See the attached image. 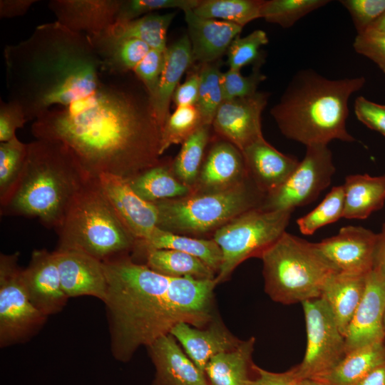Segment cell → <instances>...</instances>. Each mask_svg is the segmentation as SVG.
I'll return each mask as SVG.
<instances>
[{"mask_svg": "<svg viewBox=\"0 0 385 385\" xmlns=\"http://www.w3.org/2000/svg\"><path fill=\"white\" fill-rule=\"evenodd\" d=\"M344 189L339 185L332 188L324 199L311 212L297 220L300 232L306 235L343 217Z\"/></svg>", "mask_w": 385, "mask_h": 385, "instance_id": "obj_41", "label": "cell"}, {"mask_svg": "<svg viewBox=\"0 0 385 385\" xmlns=\"http://www.w3.org/2000/svg\"><path fill=\"white\" fill-rule=\"evenodd\" d=\"M366 276L336 272L328 279L323 289L321 298L329 306L344 337L364 295Z\"/></svg>", "mask_w": 385, "mask_h": 385, "instance_id": "obj_28", "label": "cell"}, {"mask_svg": "<svg viewBox=\"0 0 385 385\" xmlns=\"http://www.w3.org/2000/svg\"><path fill=\"white\" fill-rule=\"evenodd\" d=\"M298 385H328L315 379H298Z\"/></svg>", "mask_w": 385, "mask_h": 385, "instance_id": "obj_56", "label": "cell"}, {"mask_svg": "<svg viewBox=\"0 0 385 385\" xmlns=\"http://www.w3.org/2000/svg\"><path fill=\"white\" fill-rule=\"evenodd\" d=\"M335 171L327 145L306 146L302 160L283 185L265 197L260 208L293 211L308 205L330 185Z\"/></svg>", "mask_w": 385, "mask_h": 385, "instance_id": "obj_12", "label": "cell"}, {"mask_svg": "<svg viewBox=\"0 0 385 385\" xmlns=\"http://www.w3.org/2000/svg\"><path fill=\"white\" fill-rule=\"evenodd\" d=\"M97 178L107 200L136 242L148 239L158 225L155 204L139 197L122 177L103 173Z\"/></svg>", "mask_w": 385, "mask_h": 385, "instance_id": "obj_16", "label": "cell"}, {"mask_svg": "<svg viewBox=\"0 0 385 385\" xmlns=\"http://www.w3.org/2000/svg\"><path fill=\"white\" fill-rule=\"evenodd\" d=\"M292 210H247L218 228L213 240L222 252L217 284L225 282L235 268L247 259L258 257L286 231Z\"/></svg>", "mask_w": 385, "mask_h": 385, "instance_id": "obj_9", "label": "cell"}, {"mask_svg": "<svg viewBox=\"0 0 385 385\" xmlns=\"http://www.w3.org/2000/svg\"><path fill=\"white\" fill-rule=\"evenodd\" d=\"M384 330H385V315H384Z\"/></svg>", "mask_w": 385, "mask_h": 385, "instance_id": "obj_57", "label": "cell"}, {"mask_svg": "<svg viewBox=\"0 0 385 385\" xmlns=\"http://www.w3.org/2000/svg\"><path fill=\"white\" fill-rule=\"evenodd\" d=\"M151 270L172 277L215 279L217 274L201 260L189 254L167 249L150 250L144 253Z\"/></svg>", "mask_w": 385, "mask_h": 385, "instance_id": "obj_34", "label": "cell"}, {"mask_svg": "<svg viewBox=\"0 0 385 385\" xmlns=\"http://www.w3.org/2000/svg\"><path fill=\"white\" fill-rule=\"evenodd\" d=\"M373 270L385 277V224L377 234L374 249Z\"/></svg>", "mask_w": 385, "mask_h": 385, "instance_id": "obj_53", "label": "cell"}, {"mask_svg": "<svg viewBox=\"0 0 385 385\" xmlns=\"http://www.w3.org/2000/svg\"><path fill=\"white\" fill-rule=\"evenodd\" d=\"M262 2L260 0H202L192 11L201 18L228 21L244 27L260 18Z\"/></svg>", "mask_w": 385, "mask_h": 385, "instance_id": "obj_36", "label": "cell"}, {"mask_svg": "<svg viewBox=\"0 0 385 385\" xmlns=\"http://www.w3.org/2000/svg\"><path fill=\"white\" fill-rule=\"evenodd\" d=\"M101 61V71L113 75L133 71L150 48L135 38H118L103 31L87 34Z\"/></svg>", "mask_w": 385, "mask_h": 385, "instance_id": "obj_26", "label": "cell"}, {"mask_svg": "<svg viewBox=\"0 0 385 385\" xmlns=\"http://www.w3.org/2000/svg\"><path fill=\"white\" fill-rule=\"evenodd\" d=\"M8 101L24 110L28 121L60 105L72 82L100 58L86 34L56 21L37 26L32 34L4 49Z\"/></svg>", "mask_w": 385, "mask_h": 385, "instance_id": "obj_3", "label": "cell"}, {"mask_svg": "<svg viewBox=\"0 0 385 385\" xmlns=\"http://www.w3.org/2000/svg\"><path fill=\"white\" fill-rule=\"evenodd\" d=\"M164 61L165 51L150 48L133 70V73L146 90L150 100L157 91Z\"/></svg>", "mask_w": 385, "mask_h": 385, "instance_id": "obj_46", "label": "cell"}, {"mask_svg": "<svg viewBox=\"0 0 385 385\" xmlns=\"http://www.w3.org/2000/svg\"><path fill=\"white\" fill-rule=\"evenodd\" d=\"M23 278L31 303L45 316L57 314L66 306L68 298L62 289L54 252L34 250Z\"/></svg>", "mask_w": 385, "mask_h": 385, "instance_id": "obj_17", "label": "cell"}, {"mask_svg": "<svg viewBox=\"0 0 385 385\" xmlns=\"http://www.w3.org/2000/svg\"><path fill=\"white\" fill-rule=\"evenodd\" d=\"M255 344L252 337L241 340L233 349L212 356L205 369L210 385H251Z\"/></svg>", "mask_w": 385, "mask_h": 385, "instance_id": "obj_27", "label": "cell"}, {"mask_svg": "<svg viewBox=\"0 0 385 385\" xmlns=\"http://www.w3.org/2000/svg\"><path fill=\"white\" fill-rule=\"evenodd\" d=\"M385 364V344L352 350L332 369L315 379L328 385H354L370 371Z\"/></svg>", "mask_w": 385, "mask_h": 385, "instance_id": "obj_32", "label": "cell"}, {"mask_svg": "<svg viewBox=\"0 0 385 385\" xmlns=\"http://www.w3.org/2000/svg\"><path fill=\"white\" fill-rule=\"evenodd\" d=\"M353 48L359 54L371 60L385 73V34L356 35Z\"/></svg>", "mask_w": 385, "mask_h": 385, "instance_id": "obj_49", "label": "cell"}, {"mask_svg": "<svg viewBox=\"0 0 385 385\" xmlns=\"http://www.w3.org/2000/svg\"><path fill=\"white\" fill-rule=\"evenodd\" d=\"M28 143L16 137L0 143V203L4 201L18 182L24 167Z\"/></svg>", "mask_w": 385, "mask_h": 385, "instance_id": "obj_40", "label": "cell"}, {"mask_svg": "<svg viewBox=\"0 0 385 385\" xmlns=\"http://www.w3.org/2000/svg\"><path fill=\"white\" fill-rule=\"evenodd\" d=\"M90 179L66 145L36 139L28 143L21 175L1 202V215L37 218L45 227L56 230Z\"/></svg>", "mask_w": 385, "mask_h": 385, "instance_id": "obj_5", "label": "cell"}, {"mask_svg": "<svg viewBox=\"0 0 385 385\" xmlns=\"http://www.w3.org/2000/svg\"><path fill=\"white\" fill-rule=\"evenodd\" d=\"M307 346L302 362L292 367L297 379H314L337 366L346 354L345 337L322 298L302 303Z\"/></svg>", "mask_w": 385, "mask_h": 385, "instance_id": "obj_11", "label": "cell"}, {"mask_svg": "<svg viewBox=\"0 0 385 385\" xmlns=\"http://www.w3.org/2000/svg\"><path fill=\"white\" fill-rule=\"evenodd\" d=\"M199 68L191 72L185 81L180 84L175 91L172 101L178 107L196 106L200 86Z\"/></svg>", "mask_w": 385, "mask_h": 385, "instance_id": "obj_50", "label": "cell"}, {"mask_svg": "<svg viewBox=\"0 0 385 385\" xmlns=\"http://www.w3.org/2000/svg\"><path fill=\"white\" fill-rule=\"evenodd\" d=\"M265 291L274 302L293 304L320 298L328 279L339 272L309 242L285 232L260 256Z\"/></svg>", "mask_w": 385, "mask_h": 385, "instance_id": "obj_7", "label": "cell"}, {"mask_svg": "<svg viewBox=\"0 0 385 385\" xmlns=\"http://www.w3.org/2000/svg\"><path fill=\"white\" fill-rule=\"evenodd\" d=\"M170 163H163L160 160L154 166L125 180L139 197L149 202L190 195L192 189L174 175Z\"/></svg>", "mask_w": 385, "mask_h": 385, "instance_id": "obj_31", "label": "cell"}, {"mask_svg": "<svg viewBox=\"0 0 385 385\" xmlns=\"http://www.w3.org/2000/svg\"><path fill=\"white\" fill-rule=\"evenodd\" d=\"M269 96L257 91L251 96L223 101L212 123L215 133L241 152L262 138V113Z\"/></svg>", "mask_w": 385, "mask_h": 385, "instance_id": "obj_13", "label": "cell"}, {"mask_svg": "<svg viewBox=\"0 0 385 385\" xmlns=\"http://www.w3.org/2000/svg\"><path fill=\"white\" fill-rule=\"evenodd\" d=\"M190 41L193 62L200 64L219 61L243 27L235 24L201 18L188 10L183 12Z\"/></svg>", "mask_w": 385, "mask_h": 385, "instance_id": "obj_24", "label": "cell"}, {"mask_svg": "<svg viewBox=\"0 0 385 385\" xmlns=\"http://www.w3.org/2000/svg\"><path fill=\"white\" fill-rule=\"evenodd\" d=\"M268 42L266 32L261 29L255 30L244 37L237 36L227 51L229 68L240 71L249 64L262 65L261 48Z\"/></svg>", "mask_w": 385, "mask_h": 385, "instance_id": "obj_42", "label": "cell"}, {"mask_svg": "<svg viewBox=\"0 0 385 385\" xmlns=\"http://www.w3.org/2000/svg\"><path fill=\"white\" fill-rule=\"evenodd\" d=\"M120 4L121 0H51L48 6L56 21L69 30L95 34L115 22Z\"/></svg>", "mask_w": 385, "mask_h": 385, "instance_id": "obj_23", "label": "cell"}, {"mask_svg": "<svg viewBox=\"0 0 385 385\" xmlns=\"http://www.w3.org/2000/svg\"><path fill=\"white\" fill-rule=\"evenodd\" d=\"M365 34H385V14L371 25Z\"/></svg>", "mask_w": 385, "mask_h": 385, "instance_id": "obj_55", "label": "cell"}, {"mask_svg": "<svg viewBox=\"0 0 385 385\" xmlns=\"http://www.w3.org/2000/svg\"><path fill=\"white\" fill-rule=\"evenodd\" d=\"M170 334L203 373L212 356L233 349L241 342L232 334L220 319L215 317L202 328L184 322L179 323L171 329Z\"/></svg>", "mask_w": 385, "mask_h": 385, "instance_id": "obj_21", "label": "cell"}, {"mask_svg": "<svg viewBox=\"0 0 385 385\" xmlns=\"http://www.w3.org/2000/svg\"><path fill=\"white\" fill-rule=\"evenodd\" d=\"M344 210L343 217L367 218L380 210L385 202V175L371 176L368 174L350 175L344 184Z\"/></svg>", "mask_w": 385, "mask_h": 385, "instance_id": "obj_30", "label": "cell"}, {"mask_svg": "<svg viewBox=\"0 0 385 385\" xmlns=\"http://www.w3.org/2000/svg\"><path fill=\"white\" fill-rule=\"evenodd\" d=\"M365 83L364 76L329 79L312 69L300 70L270 113L284 136L305 146L354 142L346 125L349 100Z\"/></svg>", "mask_w": 385, "mask_h": 385, "instance_id": "obj_4", "label": "cell"}, {"mask_svg": "<svg viewBox=\"0 0 385 385\" xmlns=\"http://www.w3.org/2000/svg\"><path fill=\"white\" fill-rule=\"evenodd\" d=\"M339 2L349 13L357 35L364 34L385 14V0H342Z\"/></svg>", "mask_w": 385, "mask_h": 385, "instance_id": "obj_45", "label": "cell"}, {"mask_svg": "<svg viewBox=\"0 0 385 385\" xmlns=\"http://www.w3.org/2000/svg\"><path fill=\"white\" fill-rule=\"evenodd\" d=\"M202 0H126L122 1L115 21H130L155 11L178 9L183 12L193 10Z\"/></svg>", "mask_w": 385, "mask_h": 385, "instance_id": "obj_43", "label": "cell"}, {"mask_svg": "<svg viewBox=\"0 0 385 385\" xmlns=\"http://www.w3.org/2000/svg\"><path fill=\"white\" fill-rule=\"evenodd\" d=\"M210 128V125L200 127L182 144L178 154L170 163L174 175L192 191L205 156Z\"/></svg>", "mask_w": 385, "mask_h": 385, "instance_id": "obj_35", "label": "cell"}, {"mask_svg": "<svg viewBox=\"0 0 385 385\" xmlns=\"http://www.w3.org/2000/svg\"><path fill=\"white\" fill-rule=\"evenodd\" d=\"M219 61L200 64V86L196 104L205 125L212 126L215 115L224 101Z\"/></svg>", "mask_w": 385, "mask_h": 385, "instance_id": "obj_37", "label": "cell"}, {"mask_svg": "<svg viewBox=\"0 0 385 385\" xmlns=\"http://www.w3.org/2000/svg\"><path fill=\"white\" fill-rule=\"evenodd\" d=\"M36 0H1L0 17L2 19L24 16Z\"/></svg>", "mask_w": 385, "mask_h": 385, "instance_id": "obj_52", "label": "cell"}, {"mask_svg": "<svg viewBox=\"0 0 385 385\" xmlns=\"http://www.w3.org/2000/svg\"><path fill=\"white\" fill-rule=\"evenodd\" d=\"M354 113L366 127L385 136V105L374 103L361 96L355 100Z\"/></svg>", "mask_w": 385, "mask_h": 385, "instance_id": "obj_48", "label": "cell"}, {"mask_svg": "<svg viewBox=\"0 0 385 385\" xmlns=\"http://www.w3.org/2000/svg\"><path fill=\"white\" fill-rule=\"evenodd\" d=\"M260 64L254 66L252 72L246 76H242L240 71L230 68L226 72H222L221 81L224 101L255 94L259 85L267 78L260 71Z\"/></svg>", "mask_w": 385, "mask_h": 385, "instance_id": "obj_44", "label": "cell"}, {"mask_svg": "<svg viewBox=\"0 0 385 385\" xmlns=\"http://www.w3.org/2000/svg\"><path fill=\"white\" fill-rule=\"evenodd\" d=\"M249 180L242 153L220 138L205 154L192 193L224 190Z\"/></svg>", "mask_w": 385, "mask_h": 385, "instance_id": "obj_19", "label": "cell"}, {"mask_svg": "<svg viewBox=\"0 0 385 385\" xmlns=\"http://www.w3.org/2000/svg\"><path fill=\"white\" fill-rule=\"evenodd\" d=\"M384 315L385 277L372 270L366 276L364 295L345 334L346 353L361 347L384 343Z\"/></svg>", "mask_w": 385, "mask_h": 385, "instance_id": "obj_15", "label": "cell"}, {"mask_svg": "<svg viewBox=\"0 0 385 385\" xmlns=\"http://www.w3.org/2000/svg\"><path fill=\"white\" fill-rule=\"evenodd\" d=\"M19 252L0 255V346L26 342L48 317L31 303L18 265Z\"/></svg>", "mask_w": 385, "mask_h": 385, "instance_id": "obj_10", "label": "cell"}, {"mask_svg": "<svg viewBox=\"0 0 385 385\" xmlns=\"http://www.w3.org/2000/svg\"><path fill=\"white\" fill-rule=\"evenodd\" d=\"M329 2V0L263 1L260 18L282 28H290L304 16Z\"/></svg>", "mask_w": 385, "mask_h": 385, "instance_id": "obj_39", "label": "cell"}, {"mask_svg": "<svg viewBox=\"0 0 385 385\" xmlns=\"http://www.w3.org/2000/svg\"><path fill=\"white\" fill-rule=\"evenodd\" d=\"M251 385H298L292 368L284 372H272L253 364Z\"/></svg>", "mask_w": 385, "mask_h": 385, "instance_id": "obj_51", "label": "cell"}, {"mask_svg": "<svg viewBox=\"0 0 385 385\" xmlns=\"http://www.w3.org/2000/svg\"><path fill=\"white\" fill-rule=\"evenodd\" d=\"M178 250L192 255L205 262L216 274L222 263V252L213 239L192 237L156 227L148 239L135 243L133 250L144 255L150 250Z\"/></svg>", "mask_w": 385, "mask_h": 385, "instance_id": "obj_29", "label": "cell"}, {"mask_svg": "<svg viewBox=\"0 0 385 385\" xmlns=\"http://www.w3.org/2000/svg\"><path fill=\"white\" fill-rule=\"evenodd\" d=\"M56 231L57 249L83 252L102 262L128 255L136 243L103 192L98 178L90 179L78 192Z\"/></svg>", "mask_w": 385, "mask_h": 385, "instance_id": "obj_6", "label": "cell"}, {"mask_svg": "<svg viewBox=\"0 0 385 385\" xmlns=\"http://www.w3.org/2000/svg\"><path fill=\"white\" fill-rule=\"evenodd\" d=\"M376 237L363 227L349 225L317 245L339 272L366 276L373 270Z\"/></svg>", "mask_w": 385, "mask_h": 385, "instance_id": "obj_14", "label": "cell"}, {"mask_svg": "<svg viewBox=\"0 0 385 385\" xmlns=\"http://www.w3.org/2000/svg\"><path fill=\"white\" fill-rule=\"evenodd\" d=\"M242 153L250 180L265 197L283 185L299 163L296 158L277 150L264 137Z\"/></svg>", "mask_w": 385, "mask_h": 385, "instance_id": "obj_20", "label": "cell"}, {"mask_svg": "<svg viewBox=\"0 0 385 385\" xmlns=\"http://www.w3.org/2000/svg\"><path fill=\"white\" fill-rule=\"evenodd\" d=\"M53 252L62 289L68 298L92 296L105 300L108 285L103 262L77 250L56 249Z\"/></svg>", "mask_w": 385, "mask_h": 385, "instance_id": "obj_18", "label": "cell"}, {"mask_svg": "<svg viewBox=\"0 0 385 385\" xmlns=\"http://www.w3.org/2000/svg\"><path fill=\"white\" fill-rule=\"evenodd\" d=\"M175 16V12L151 13L130 21H115L103 32L114 37L135 38L152 49L165 51L167 32Z\"/></svg>", "mask_w": 385, "mask_h": 385, "instance_id": "obj_33", "label": "cell"}, {"mask_svg": "<svg viewBox=\"0 0 385 385\" xmlns=\"http://www.w3.org/2000/svg\"><path fill=\"white\" fill-rule=\"evenodd\" d=\"M148 349L155 368L153 385H210L205 373L170 334L158 339Z\"/></svg>", "mask_w": 385, "mask_h": 385, "instance_id": "obj_22", "label": "cell"}, {"mask_svg": "<svg viewBox=\"0 0 385 385\" xmlns=\"http://www.w3.org/2000/svg\"><path fill=\"white\" fill-rule=\"evenodd\" d=\"M354 385H385V364L373 369Z\"/></svg>", "mask_w": 385, "mask_h": 385, "instance_id": "obj_54", "label": "cell"}, {"mask_svg": "<svg viewBox=\"0 0 385 385\" xmlns=\"http://www.w3.org/2000/svg\"><path fill=\"white\" fill-rule=\"evenodd\" d=\"M192 62V48L188 34L180 37L165 51L164 65L157 91L150 100L154 115L162 128L170 115L173 93Z\"/></svg>", "mask_w": 385, "mask_h": 385, "instance_id": "obj_25", "label": "cell"}, {"mask_svg": "<svg viewBox=\"0 0 385 385\" xmlns=\"http://www.w3.org/2000/svg\"><path fill=\"white\" fill-rule=\"evenodd\" d=\"M28 122L21 106L16 102L0 101V141L6 142L16 136L18 128Z\"/></svg>", "mask_w": 385, "mask_h": 385, "instance_id": "obj_47", "label": "cell"}, {"mask_svg": "<svg viewBox=\"0 0 385 385\" xmlns=\"http://www.w3.org/2000/svg\"><path fill=\"white\" fill-rule=\"evenodd\" d=\"M264 198L249 179L224 190L158 201L157 227L187 236L215 232L239 215L260 207Z\"/></svg>", "mask_w": 385, "mask_h": 385, "instance_id": "obj_8", "label": "cell"}, {"mask_svg": "<svg viewBox=\"0 0 385 385\" xmlns=\"http://www.w3.org/2000/svg\"><path fill=\"white\" fill-rule=\"evenodd\" d=\"M202 125H205L196 106L176 108L162 128L160 156L171 145L183 144Z\"/></svg>", "mask_w": 385, "mask_h": 385, "instance_id": "obj_38", "label": "cell"}, {"mask_svg": "<svg viewBox=\"0 0 385 385\" xmlns=\"http://www.w3.org/2000/svg\"><path fill=\"white\" fill-rule=\"evenodd\" d=\"M114 78L103 73L93 94L51 108L31 128L36 139L68 147L91 178L107 173L129 179L160 161L162 126L148 93Z\"/></svg>", "mask_w": 385, "mask_h": 385, "instance_id": "obj_1", "label": "cell"}, {"mask_svg": "<svg viewBox=\"0 0 385 385\" xmlns=\"http://www.w3.org/2000/svg\"><path fill=\"white\" fill-rule=\"evenodd\" d=\"M107 294L103 301L114 358L128 361L184 322L202 328L214 318L215 279L172 277L135 262L128 255L103 262Z\"/></svg>", "mask_w": 385, "mask_h": 385, "instance_id": "obj_2", "label": "cell"}]
</instances>
